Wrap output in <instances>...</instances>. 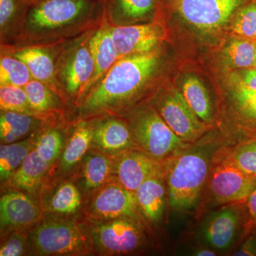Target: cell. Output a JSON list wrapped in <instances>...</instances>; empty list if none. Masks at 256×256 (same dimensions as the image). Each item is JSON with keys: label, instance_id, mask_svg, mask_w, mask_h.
Masks as SVG:
<instances>
[{"label": "cell", "instance_id": "cell-5", "mask_svg": "<svg viewBox=\"0 0 256 256\" xmlns=\"http://www.w3.org/2000/svg\"><path fill=\"white\" fill-rule=\"evenodd\" d=\"M82 227L88 238L92 254L129 255L140 252L146 244L143 222L132 217L105 220H86Z\"/></svg>", "mask_w": 256, "mask_h": 256}, {"label": "cell", "instance_id": "cell-40", "mask_svg": "<svg viewBox=\"0 0 256 256\" xmlns=\"http://www.w3.org/2000/svg\"><path fill=\"white\" fill-rule=\"evenodd\" d=\"M237 74L246 86L256 90V70L255 68L242 69Z\"/></svg>", "mask_w": 256, "mask_h": 256}, {"label": "cell", "instance_id": "cell-12", "mask_svg": "<svg viewBox=\"0 0 256 256\" xmlns=\"http://www.w3.org/2000/svg\"><path fill=\"white\" fill-rule=\"evenodd\" d=\"M86 220H105L132 217L136 220H144L139 207L136 192L129 191L116 182L112 181L99 188L88 204L85 208Z\"/></svg>", "mask_w": 256, "mask_h": 256}, {"label": "cell", "instance_id": "cell-23", "mask_svg": "<svg viewBox=\"0 0 256 256\" xmlns=\"http://www.w3.org/2000/svg\"><path fill=\"white\" fill-rule=\"evenodd\" d=\"M158 0H102L104 16L111 26H124L150 18Z\"/></svg>", "mask_w": 256, "mask_h": 256}, {"label": "cell", "instance_id": "cell-37", "mask_svg": "<svg viewBox=\"0 0 256 256\" xmlns=\"http://www.w3.org/2000/svg\"><path fill=\"white\" fill-rule=\"evenodd\" d=\"M0 256H20L30 252V234L16 230L2 237Z\"/></svg>", "mask_w": 256, "mask_h": 256}, {"label": "cell", "instance_id": "cell-29", "mask_svg": "<svg viewBox=\"0 0 256 256\" xmlns=\"http://www.w3.org/2000/svg\"><path fill=\"white\" fill-rule=\"evenodd\" d=\"M36 138L31 137L0 146V178L4 183L18 168L34 148Z\"/></svg>", "mask_w": 256, "mask_h": 256}, {"label": "cell", "instance_id": "cell-13", "mask_svg": "<svg viewBox=\"0 0 256 256\" xmlns=\"http://www.w3.org/2000/svg\"><path fill=\"white\" fill-rule=\"evenodd\" d=\"M43 208L26 192L8 190L0 200L1 237L16 230L32 229L43 220Z\"/></svg>", "mask_w": 256, "mask_h": 256}, {"label": "cell", "instance_id": "cell-24", "mask_svg": "<svg viewBox=\"0 0 256 256\" xmlns=\"http://www.w3.org/2000/svg\"><path fill=\"white\" fill-rule=\"evenodd\" d=\"M92 121L78 120L60 154L58 168L60 174L70 172L80 164L88 152L92 149Z\"/></svg>", "mask_w": 256, "mask_h": 256}, {"label": "cell", "instance_id": "cell-1", "mask_svg": "<svg viewBox=\"0 0 256 256\" xmlns=\"http://www.w3.org/2000/svg\"><path fill=\"white\" fill-rule=\"evenodd\" d=\"M161 62L158 48L121 58L77 101L78 120L92 121L133 112L150 84Z\"/></svg>", "mask_w": 256, "mask_h": 256}, {"label": "cell", "instance_id": "cell-25", "mask_svg": "<svg viewBox=\"0 0 256 256\" xmlns=\"http://www.w3.org/2000/svg\"><path fill=\"white\" fill-rule=\"evenodd\" d=\"M46 119L32 114L1 110L0 138L1 144L20 141L28 134H34L43 127Z\"/></svg>", "mask_w": 256, "mask_h": 256}, {"label": "cell", "instance_id": "cell-38", "mask_svg": "<svg viewBox=\"0 0 256 256\" xmlns=\"http://www.w3.org/2000/svg\"><path fill=\"white\" fill-rule=\"evenodd\" d=\"M246 205L248 210V218L244 224V232L246 234H248L250 230L256 228V185L249 195Z\"/></svg>", "mask_w": 256, "mask_h": 256}, {"label": "cell", "instance_id": "cell-11", "mask_svg": "<svg viewBox=\"0 0 256 256\" xmlns=\"http://www.w3.org/2000/svg\"><path fill=\"white\" fill-rule=\"evenodd\" d=\"M156 108L173 132L188 144L200 140L210 128L196 116L176 89L172 88L160 96Z\"/></svg>", "mask_w": 256, "mask_h": 256}, {"label": "cell", "instance_id": "cell-33", "mask_svg": "<svg viewBox=\"0 0 256 256\" xmlns=\"http://www.w3.org/2000/svg\"><path fill=\"white\" fill-rule=\"evenodd\" d=\"M32 76L28 66L12 55H2L0 60V86L24 87Z\"/></svg>", "mask_w": 256, "mask_h": 256}, {"label": "cell", "instance_id": "cell-44", "mask_svg": "<svg viewBox=\"0 0 256 256\" xmlns=\"http://www.w3.org/2000/svg\"></svg>", "mask_w": 256, "mask_h": 256}, {"label": "cell", "instance_id": "cell-32", "mask_svg": "<svg viewBox=\"0 0 256 256\" xmlns=\"http://www.w3.org/2000/svg\"><path fill=\"white\" fill-rule=\"evenodd\" d=\"M222 154L242 172L256 178V139L232 146H222Z\"/></svg>", "mask_w": 256, "mask_h": 256}, {"label": "cell", "instance_id": "cell-2", "mask_svg": "<svg viewBox=\"0 0 256 256\" xmlns=\"http://www.w3.org/2000/svg\"><path fill=\"white\" fill-rule=\"evenodd\" d=\"M190 144L163 161L168 202L173 210L190 212L196 208L210 178L216 152L222 140Z\"/></svg>", "mask_w": 256, "mask_h": 256}, {"label": "cell", "instance_id": "cell-8", "mask_svg": "<svg viewBox=\"0 0 256 256\" xmlns=\"http://www.w3.org/2000/svg\"><path fill=\"white\" fill-rule=\"evenodd\" d=\"M222 146L216 152L208 178L212 200L217 205L246 204L256 186V178L236 168L222 154Z\"/></svg>", "mask_w": 256, "mask_h": 256}, {"label": "cell", "instance_id": "cell-10", "mask_svg": "<svg viewBox=\"0 0 256 256\" xmlns=\"http://www.w3.org/2000/svg\"><path fill=\"white\" fill-rule=\"evenodd\" d=\"M85 36L62 57L56 70L57 79L62 92L76 102L86 92L95 72V62L89 38Z\"/></svg>", "mask_w": 256, "mask_h": 256}, {"label": "cell", "instance_id": "cell-27", "mask_svg": "<svg viewBox=\"0 0 256 256\" xmlns=\"http://www.w3.org/2000/svg\"><path fill=\"white\" fill-rule=\"evenodd\" d=\"M182 94L194 112L205 124L214 122V111L208 90L196 76L185 77L182 84Z\"/></svg>", "mask_w": 256, "mask_h": 256}, {"label": "cell", "instance_id": "cell-22", "mask_svg": "<svg viewBox=\"0 0 256 256\" xmlns=\"http://www.w3.org/2000/svg\"><path fill=\"white\" fill-rule=\"evenodd\" d=\"M10 54L26 64L32 78L46 84L63 98L64 94L57 79L54 60L48 50L36 45L22 48Z\"/></svg>", "mask_w": 256, "mask_h": 256}, {"label": "cell", "instance_id": "cell-28", "mask_svg": "<svg viewBox=\"0 0 256 256\" xmlns=\"http://www.w3.org/2000/svg\"><path fill=\"white\" fill-rule=\"evenodd\" d=\"M24 88L30 106L40 117L48 120L62 112V98L46 84L32 78Z\"/></svg>", "mask_w": 256, "mask_h": 256}, {"label": "cell", "instance_id": "cell-20", "mask_svg": "<svg viewBox=\"0 0 256 256\" xmlns=\"http://www.w3.org/2000/svg\"><path fill=\"white\" fill-rule=\"evenodd\" d=\"M52 168L40 158L34 148L3 185L8 190H18L36 197Z\"/></svg>", "mask_w": 256, "mask_h": 256}, {"label": "cell", "instance_id": "cell-3", "mask_svg": "<svg viewBox=\"0 0 256 256\" xmlns=\"http://www.w3.org/2000/svg\"><path fill=\"white\" fill-rule=\"evenodd\" d=\"M104 14L102 0H38L30 2L25 12L20 35L31 43L54 40Z\"/></svg>", "mask_w": 256, "mask_h": 256}, {"label": "cell", "instance_id": "cell-35", "mask_svg": "<svg viewBox=\"0 0 256 256\" xmlns=\"http://www.w3.org/2000/svg\"><path fill=\"white\" fill-rule=\"evenodd\" d=\"M30 2L28 0H0V30L2 40L12 32L14 23L21 22Z\"/></svg>", "mask_w": 256, "mask_h": 256}, {"label": "cell", "instance_id": "cell-9", "mask_svg": "<svg viewBox=\"0 0 256 256\" xmlns=\"http://www.w3.org/2000/svg\"><path fill=\"white\" fill-rule=\"evenodd\" d=\"M250 0H174L182 18L202 32L224 28L230 18Z\"/></svg>", "mask_w": 256, "mask_h": 256}, {"label": "cell", "instance_id": "cell-7", "mask_svg": "<svg viewBox=\"0 0 256 256\" xmlns=\"http://www.w3.org/2000/svg\"><path fill=\"white\" fill-rule=\"evenodd\" d=\"M229 82L228 114L233 126L222 138L225 146L256 139V90L246 86L238 74Z\"/></svg>", "mask_w": 256, "mask_h": 256}, {"label": "cell", "instance_id": "cell-39", "mask_svg": "<svg viewBox=\"0 0 256 256\" xmlns=\"http://www.w3.org/2000/svg\"><path fill=\"white\" fill-rule=\"evenodd\" d=\"M236 256H256V235L248 237L242 242L238 250L234 252Z\"/></svg>", "mask_w": 256, "mask_h": 256}, {"label": "cell", "instance_id": "cell-26", "mask_svg": "<svg viewBox=\"0 0 256 256\" xmlns=\"http://www.w3.org/2000/svg\"><path fill=\"white\" fill-rule=\"evenodd\" d=\"M82 190L73 181H64L60 184L50 194L45 208L58 217H67L75 214L82 206L84 198Z\"/></svg>", "mask_w": 256, "mask_h": 256}, {"label": "cell", "instance_id": "cell-43", "mask_svg": "<svg viewBox=\"0 0 256 256\" xmlns=\"http://www.w3.org/2000/svg\"><path fill=\"white\" fill-rule=\"evenodd\" d=\"M28 2H34L38 1V0H28Z\"/></svg>", "mask_w": 256, "mask_h": 256}, {"label": "cell", "instance_id": "cell-36", "mask_svg": "<svg viewBox=\"0 0 256 256\" xmlns=\"http://www.w3.org/2000/svg\"><path fill=\"white\" fill-rule=\"evenodd\" d=\"M232 30L238 36L256 40V0H250L238 10Z\"/></svg>", "mask_w": 256, "mask_h": 256}, {"label": "cell", "instance_id": "cell-19", "mask_svg": "<svg viewBox=\"0 0 256 256\" xmlns=\"http://www.w3.org/2000/svg\"><path fill=\"white\" fill-rule=\"evenodd\" d=\"M79 166L78 186L86 196L114 181V160L100 152L90 149Z\"/></svg>", "mask_w": 256, "mask_h": 256}, {"label": "cell", "instance_id": "cell-42", "mask_svg": "<svg viewBox=\"0 0 256 256\" xmlns=\"http://www.w3.org/2000/svg\"><path fill=\"white\" fill-rule=\"evenodd\" d=\"M254 68H255L256 70V53L255 60H254Z\"/></svg>", "mask_w": 256, "mask_h": 256}, {"label": "cell", "instance_id": "cell-4", "mask_svg": "<svg viewBox=\"0 0 256 256\" xmlns=\"http://www.w3.org/2000/svg\"><path fill=\"white\" fill-rule=\"evenodd\" d=\"M30 254L36 256H85L92 254L82 224L64 217L42 220L30 233Z\"/></svg>", "mask_w": 256, "mask_h": 256}, {"label": "cell", "instance_id": "cell-16", "mask_svg": "<svg viewBox=\"0 0 256 256\" xmlns=\"http://www.w3.org/2000/svg\"><path fill=\"white\" fill-rule=\"evenodd\" d=\"M92 121L94 124L92 149L114 158L137 148L127 121L122 118L108 116Z\"/></svg>", "mask_w": 256, "mask_h": 256}, {"label": "cell", "instance_id": "cell-34", "mask_svg": "<svg viewBox=\"0 0 256 256\" xmlns=\"http://www.w3.org/2000/svg\"><path fill=\"white\" fill-rule=\"evenodd\" d=\"M0 108L1 110L12 111L41 118L32 108L22 87L0 86Z\"/></svg>", "mask_w": 256, "mask_h": 256}, {"label": "cell", "instance_id": "cell-18", "mask_svg": "<svg viewBox=\"0 0 256 256\" xmlns=\"http://www.w3.org/2000/svg\"><path fill=\"white\" fill-rule=\"evenodd\" d=\"M136 194L143 218L150 224H160L168 202L163 170L144 182L136 190Z\"/></svg>", "mask_w": 256, "mask_h": 256}, {"label": "cell", "instance_id": "cell-41", "mask_svg": "<svg viewBox=\"0 0 256 256\" xmlns=\"http://www.w3.org/2000/svg\"><path fill=\"white\" fill-rule=\"evenodd\" d=\"M193 256H215L216 254L214 250L210 248H200L194 252Z\"/></svg>", "mask_w": 256, "mask_h": 256}, {"label": "cell", "instance_id": "cell-15", "mask_svg": "<svg viewBox=\"0 0 256 256\" xmlns=\"http://www.w3.org/2000/svg\"><path fill=\"white\" fill-rule=\"evenodd\" d=\"M112 160L114 181L133 192L163 170L162 163L137 148L124 152Z\"/></svg>", "mask_w": 256, "mask_h": 256}, {"label": "cell", "instance_id": "cell-6", "mask_svg": "<svg viewBox=\"0 0 256 256\" xmlns=\"http://www.w3.org/2000/svg\"><path fill=\"white\" fill-rule=\"evenodd\" d=\"M126 117L136 148L160 162L192 144L173 132L156 108L138 109Z\"/></svg>", "mask_w": 256, "mask_h": 256}, {"label": "cell", "instance_id": "cell-17", "mask_svg": "<svg viewBox=\"0 0 256 256\" xmlns=\"http://www.w3.org/2000/svg\"><path fill=\"white\" fill-rule=\"evenodd\" d=\"M114 46L121 58L156 50L162 32L156 24L111 26Z\"/></svg>", "mask_w": 256, "mask_h": 256}, {"label": "cell", "instance_id": "cell-14", "mask_svg": "<svg viewBox=\"0 0 256 256\" xmlns=\"http://www.w3.org/2000/svg\"><path fill=\"white\" fill-rule=\"evenodd\" d=\"M244 204H230L210 214L201 229L204 240L216 250L232 246L242 223Z\"/></svg>", "mask_w": 256, "mask_h": 256}, {"label": "cell", "instance_id": "cell-31", "mask_svg": "<svg viewBox=\"0 0 256 256\" xmlns=\"http://www.w3.org/2000/svg\"><path fill=\"white\" fill-rule=\"evenodd\" d=\"M64 133L56 128L44 130L35 139L34 150L42 160L53 168L65 146Z\"/></svg>", "mask_w": 256, "mask_h": 256}, {"label": "cell", "instance_id": "cell-21", "mask_svg": "<svg viewBox=\"0 0 256 256\" xmlns=\"http://www.w3.org/2000/svg\"><path fill=\"white\" fill-rule=\"evenodd\" d=\"M89 47L95 62V72L86 92L98 82L111 67L121 58L114 46L110 25L106 20L105 16L100 28L90 36Z\"/></svg>", "mask_w": 256, "mask_h": 256}, {"label": "cell", "instance_id": "cell-30", "mask_svg": "<svg viewBox=\"0 0 256 256\" xmlns=\"http://www.w3.org/2000/svg\"><path fill=\"white\" fill-rule=\"evenodd\" d=\"M256 53V40L238 36L224 48V57L228 66L242 70L254 68Z\"/></svg>", "mask_w": 256, "mask_h": 256}]
</instances>
